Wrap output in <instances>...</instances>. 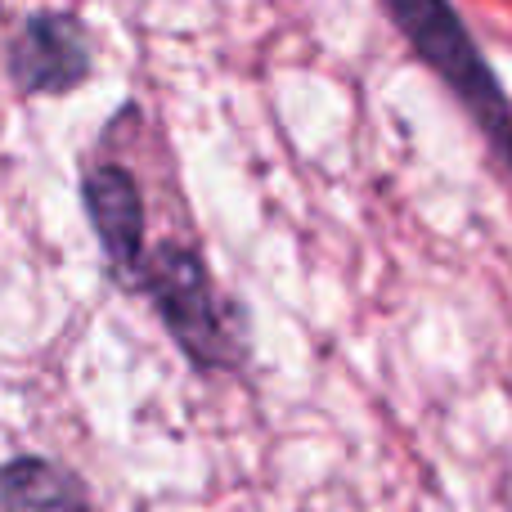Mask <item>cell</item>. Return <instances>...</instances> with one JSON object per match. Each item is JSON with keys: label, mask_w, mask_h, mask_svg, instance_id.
I'll use <instances>...</instances> for the list:
<instances>
[{"label": "cell", "mask_w": 512, "mask_h": 512, "mask_svg": "<svg viewBox=\"0 0 512 512\" xmlns=\"http://www.w3.org/2000/svg\"><path fill=\"white\" fill-rule=\"evenodd\" d=\"M405 41L423 54V63L459 95V104L472 113L495 153L512 167V104L504 86L495 81L490 63L481 59L472 32L463 27L459 9L450 0H382Z\"/></svg>", "instance_id": "obj_1"}, {"label": "cell", "mask_w": 512, "mask_h": 512, "mask_svg": "<svg viewBox=\"0 0 512 512\" xmlns=\"http://www.w3.org/2000/svg\"><path fill=\"white\" fill-rule=\"evenodd\" d=\"M135 283L144 297L158 306L167 333L180 342V351L198 364V369H230L239 364V337L230 328L221 297L212 288L203 256L180 243H158L144 252Z\"/></svg>", "instance_id": "obj_2"}, {"label": "cell", "mask_w": 512, "mask_h": 512, "mask_svg": "<svg viewBox=\"0 0 512 512\" xmlns=\"http://www.w3.org/2000/svg\"><path fill=\"white\" fill-rule=\"evenodd\" d=\"M9 72L27 95H63L90 72V41L77 18L36 14L9 45Z\"/></svg>", "instance_id": "obj_3"}, {"label": "cell", "mask_w": 512, "mask_h": 512, "mask_svg": "<svg viewBox=\"0 0 512 512\" xmlns=\"http://www.w3.org/2000/svg\"><path fill=\"white\" fill-rule=\"evenodd\" d=\"M86 194V216L99 234V248H104L113 274H122L126 283H135V270L144 261V203L135 180L122 167H95L81 185Z\"/></svg>", "instance_id": "obj_4"}, {"label": "cell", "mask_w": 512, "mask_h": 512, "mask_svg": "<svg viewBox=\"0 0 512 512\" xmlns=\"http://www.w3.org/2000/svg\"><path fill=\"white\" fill-rule=\"evenodd\" d=\"M0 512H90L72 472L45 459H14L0 468Z\"/></svg>", "instance_id": "obj_5"}]
</instances>
